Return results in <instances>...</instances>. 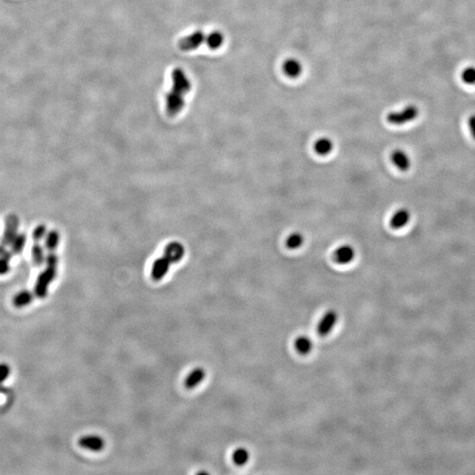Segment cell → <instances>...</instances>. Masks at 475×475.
Returning a JSON list of instances; mask_svg holds the SVG:
<instances>
[{"label":"cell","instance_id":"d4e9b609","mask_svg":"<svg viewBox=\"0 0 475 475\" xmlns=\"http://www.w3.org/2000/svg\"><path fill=\"white\" fill-rule=\"evenodd\" d=\"M462 79L464 83L468 85H474L475 84V67H468L462 73Z\"/></svg>","mask_w":475,"mask_h":475},{"label":"cell","instance_id":"cb8c5ba5","mask_svg":"<svg viewBox=\"0 0 475 475\" xmlns=\"http://www.w3.org/2000/svg\"><path fill=\"white\" fill-rule=\"evenodd\" d=\"M47 227L44 224H39L37 225L35 230L33 231V240L35 242H40L43 238H45L47 235Z\"/></svg>","mask_w":475,"mask_h":475},{"label":"cell","instance_id":"30bf717a","mask_svg":"<svg viewBox=\"0 0 475 475\" xmlns=\"http://www.w3.org/2000/svg\"><path fill=\"white\" fill-rule=\"evenodd\" d=\"M411 214L407 209H400L393 213L390 219V226L393 230H401L409 223Z\"/></svg>","mask_w":475,"mask_h":475},{"label":"cell","instance_id":"ba28073f","mask_svg":"<svg viewBox=\"0 0 475 475\" xmlns=\"http://www.w3.org/2000/svg\"><path fill=\"white\" fill-rule=\"evenodd\" d=\"M205 40L204 34L201 31H197L192 35L183 38V40L180 41L179 47L183 51H193L197 49Z\"/></svg>","mask_w":475,"mask_h":475},{"label":"cell","instance_id":"6da1fadb","mask_svg":"<svg viewBox=\"0 0 475 475\" xmlns=\"http://www.w3.org/2000/svg\"><path fill=\"white\" fill-rule=\"evenodd\" d=\"M174 86L172 91L166 96V111L170 115L174 116L180 113L184 106L183 96L190 90V82L187 77L180 69L175 70L172 75Z\"/></svg>","mask_w":475,"mask_h":475},{"label":"cell","instance_id":"7c38bea8","mask_svg":"<svg viewBox=\"0 0 475 475\" xmlns=\"http://www.w3.org/2000/svg\"><path fill=\"white\" fill-rule=\"evenodd\" d=\"M78 444L84 449L100 452L105 446V442L98 436H86L78 440Z\"/></svg>","mask_w":475,"mask_h":475},{"label":"cell","instance_id":"4fadbf2b","mask_svg":"<svg viewBox=\"0 0 475 475\" xmlns=\"http://www.w3.org/2000/svg\"><path fill=\"white\" fill-rule=\"evenodd\" d=\"M282 69L283 73L287 77L296 78L301 75L303 66L301 63L296 58H288L283 62Z\"/></svg>","mask_w":475,"mask_h":475},{"label":"cell","instance_id":"277c9868","mask_svg":"<svg viewBox=\"0 0 475 475\" xmlns=\"http://www.w3.org/2000/svg\"><path fill=\"white\" fill-rule=\"evenodd\" d=\"M19 219L15 214H9L5 219V231L0 239V243L5 246H10L18 234Z\"/></svg>","mask_w":475,"mask_h":475},{"label":"cell","instance_id":"ffe728a7","mask_svg":"<svg viewBox=\"0 0 475 475\" xmlns=\"http://www.w3.org/2000/svg\"><path fill=\"white\" fill-rule=\"evenodd\" d=\"M33 298H34V294L31 292L22 291L14 297V305L18 308H21L29 305L33 301Z\"/></svg>","mask_w":475,"mask_h":475},{"label":"cell","instance_id":"f1b7e54d","mask_svg":"<svg viewBox=\"0 0 475 475\" xmlns=\"http://www.w3.org/2000/svg\"><path fill=\"white\" fill-rule=\"evenodd\" d=\"M468 127L470 129L471 135L475 140V114H472L470 117L467 120Z\"/></svg>","mask_w":475,"mask_h":475},{"label":"cell","instance_id":"4316f807","mask_svg":"<svg viewBox=\"0 0 475 475\" xmlns=\"http://www.w3.org/2000/svg\"><path fill=\"white\" fill-rule=\"evenodd\" d=\"M9 260L0 258V275L7 274L10 271Z\"/></svg>","mask_w":475,"mask_h":475},{"label":"cell","instance_id":"9a60e30c","mask_svg":"<svg viewBox=\"0 0 475 475\" xmlns=\"http://www.w3.org/2000/svg\"><path fill=\"white\" fill-rule=\"evenodd\" d=\"M205 378V371L201 368H197L190 372L187 379H185L184 385L187 389H193L197 387L198 384Z\"/></svg>","mask_w":475,"mask_h":475},{"label":"cell","instance_id":"5bb4252c","mask_svg":"<svg viewBox=\"0 0 475 475\" xmlns=\"http://www.w3.org/2000/svg\"><path fill=\"white\" fill-rule=\"evenodd\" d=\"M334 148V142L328 137H321L318 138L313 145V150L318 155L328 156L333 151Z\"/></svg>","mask_w":475,"mask_h":475},{"label":"cell","instance_id":"e0dca14e","mask_svg":"<svg viewBox=\"0 0 475 475\" xmlns=\"http://www.w3.org/2000/svg\"><path fill=\"white\" fill-rule=\"evenodd\" d=\"M312 342L307 336H299L295 341V348L300 355H307L312 349Z\"/></svg>","mask_w":475,"mask_h":475},{"label":"cell","instance_id":"2e32d148","mask_svg":"<svg viewBox=\"0 0 475 475\" xmlns=\"http://www.w3.org/2000/svg\"><path fill=\"white\" fill-rule=\"evenodd\" d=\"M305 240L306 238L303 233L299 232H293L291 234H289L288 237L286 238L285 245L287 248L291 250H297L298 248L303 247V245L305 244Z\"/></svg>","mask_w":475,"mask_h":475},{"label":"cell","instance_id":"8992f818","mask_svg":"<svg viewBox=\"0 0 475 475\" xmlns=\"http://www.w3.org/2000/svg\"><path fill=\"white\" fill-rule=\"evenodd\" d=\"M338 320V314L334 310H329L320 320L317 328L320 336H327L333 330Z\"/></svg>","mask_w":475,"mask_h":475},{"label":"cell","instance_id":"3957f363","mask_svg":"<svg viewBox=\"0 0 475 475\" xmlns=\"http://www.w3.org/2000/svg\"><path fill=\"white\" fill-rule=\"evenodd\" d=\"M418 115H419V110L416 106L409 105L404 108L401 111L389 113L386 116V120L390 124L402 126L416 120L418 117Z\"/></svg>","mask_w":475,"mask_h":475},{"label":"cell","instance_id":"44dd1931","mask_svg":"<svg viewBox=\"0 0 475 475\" xmlns=\"http://www.w3.org/2000/svg\"><path fill=\"white\" fill-rule=\"evenodd\" d=\"M27 243V235L25 233H18L12 244L10 245L11 251L14 255L21 254Z\"/></svg>","mask_w":475,"mask_h":475},{"label":"cell","instance_id":"52a82bcc","mask_svg":"<svg viewBox=\"0 0 475 475\" xmlns=\"http://www.w3.org/2000/svg\"><path fill=\"white\" fill-rule=\"evenodd\" d=\"M391 161L395 167L402 172H406L411 166V160L406 151L402 149H395L390 156Z\"/></svg>","mask_w":475,"mask_h":475},{"label":"cell","instance_id":"d6986e66","mask_svg":"<svg viewBox=\"0 0 475 475\" xmlns=\"http://www.w3.org/2000/svg\"><path fill=\"white\" fill-rule=\"evenodd\" d=\"M224 37L222 33L219 31H214L210 33L208 37H206V42L208 47L211 50H218L224 43Z\"/></svg>","mask_w":475,"mask_h":475},{"label":"cell","instance_id":"484cf974","mask_svg":"<svg viewBox=\"0 0 475 475\" xmlns=\"http://www.w3.org/2000/svg\"><path fill=\"white\" fill-rule=\"evenodd\" d=\"M10 373H11V369L9 365L6 364H0V383L4 382L8 379Z\"/></svg>","mask_w":475,"mask_h":475},{"label":"cell","instance_id":"603a6c76","mask_svg":"<svg viewBox=\"0 0 475 475\" xmlns=\"http://www.w3.org/2000/svg\"><path fill=\"white\" fill-rule=\"evenodd\" d=\"M249 453L245 448H238L234 451L233 454V460L237 466H244L249 459Z\"/></svg>","mask_w":475,"mask_h":475},{"label":"cell","instance_id":"ac0fdd59","mask_svg":"<svg viewBox=\"0 0 475 475\" xmlns=\"http://www.w3.org/2000/svg\"><path fill=\"white\" fill-rule=\"evenodd\" d=\"M33 262L37 267H41L45 263L46 256L44 248L40 245V242H35L31 249Z\"/></svg>","mask_w":475,"mask_h":475},{"label":"cell","instance_id":"9c48e42d","mask_svg":"<svg viewBox=\"0 0 475 475\" xmlns=\"http://www.w3.org/2000/svg\"><path fill=\"white\" fill-rule=\"evenodd\" d=\"M184 255H185L184 247L181 243L174 241V242H170L166 247H164L163 256L169 260L171 263H177L180 260H182Z\"/></svg>","mask_w":475,"mask_h":475},{"label":"cell","instance_id":"8fae6325","mask_svg":"<svg viewBox=\"0 0 475 475\" xmlns=\"http://www.w3.org/2000/svg\"><path fill=\"white\" fill-rule=\"evenodd\" d=\"M171 262L164 256L160 257L154 261L151 269V277L154 281H160L167 274Z\"/></svg>","mask_w":475,"mask_h":475},{"label":"cell","instance_id":"7402d4cb","mask_svg":"<svg viewBox=\"0 0 475 475\" xmlns=\"http://www.w3.org/2000/svg\"><path fill=\"white\" fill-rule=\"evenodd\" d=\"M59 233L55 230H52L47 233L45 237V247L48 251H55L59 243Z\"/></svg>","mask_w":475,"mask_h":475},{"label":"cell","instance_id":"7a4b0ae2","mask_svg":"<svg viewBox=\"0 0 475 475\" xmlns=\"http://www.w3.org/2000/svg\"><path fill=\"white\" fill-rule=\"evenodd\" d=\"M57 266L46 265L45 270L41 271L35 286V294L39 298H44L48 295V291L51 283L56 276Z\"/></svg>","mask_w":475,"mask_h":475},{"label":"cell","instance_id":"5b68a950","mask_svg":"<svg viewBox=\"0 0 475 475\" xmlns=\"http://www.w3.org/2000/svg\"><path fill=\"white\" fill-rule=\"evenodd\" d=\"M356 251L355 247L349 244L339 246L334 252V260L340 265H347L355 260Z\"/></svg>","mask_w":475,"mask_h":475},{"label":"cell","instance_id":"83f0119b","mask_svg":"<svg viewBox=\"0 0 475 475\" xmlns=\"http://www.w3.org/2000/svg\"><path fill=\"white\" fill-rule=\"evenodd\" d=\"M13 256H14V254L12 253V251L11 250H7L6 246L2 245L0 243V258H5V259L11 260H12V258H13Z\"/></svg>","mask_w":475,"mask_h":475}]
</instances>
